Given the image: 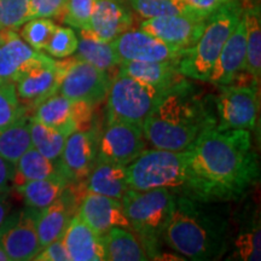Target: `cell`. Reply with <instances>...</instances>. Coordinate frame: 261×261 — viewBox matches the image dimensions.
<instances>
[{
  "instance_id": "cell-21",
  "label": "cell",
  "mask_w": 261,
  "mask_h": 261,
  "mask_svg": "<svg viewBox=\"0 0 261 261\" xmlns=\"http://www.w3.org/2000/svg\"><path fill=\"white\" fill-rule=\"evenodd\" d=\"M70 261H104L103 234L91 228L76 214L71 218L61 237Z\"/></svg>"
},
{
  "instance_id": "cell-24",
  "label": "cell",
  "mask_w": 261,
  "mask_h": 261,
  "mask_svg": "<svg viewBox=\"0 0 261 261\" xmlns=\"http://www.w3.org/2000/svg\"><path fill=\"white\" fill-rule=\"evenodd\" d=\"M178 61H127L119 65V73L135 77L155 89L165 90L184 77L178 70Z\"/></svg>"
},
{
  "instance_id": "cell-8",
  "label": "cell",
  "mask_w": 261,
  "mask_h": 261,
  "mask_svg": "<svg viewBox=\"0 0 261 261\" xmlns=\"http://www.w3.org/2000/svg\"><path fill=\"white\" fill-rule=\"evenodd\" d=\"M64 67L58 92L73 102H84L92 107L106 99L112 83L108 71L76 56L65 60Z\"/></svg>"
},
{
  "instance_id": "cell-38",
  "label": "cell",
  "mask_w": 261,
  "mask_h": 261,
  "mask_svg": "<svg viewBox=\"0 0 261 261\" xmlns=\"http://www.w3.org/2000/svg\"><path fill=\"white\" fill-rule=\"evenodd\" d=\"M96 0H67L61 21L76 29H89Z\"/></svg>"
},
{
  "instance_id": "cell-33",
  "label": "cell",
  "mask_w": 261,
  "mask_h": 261,
  "mask_svg": "<svg viewBox=\"0 0 261 261\" xmlns=\"http://www.w3.org/2000/svg\"><path fill=\"white\" fill-rule=\"evenodd\" d=\"M28 113L16 92L14 83L0 81V130Z\"/></svg>"
},
{
  "instance_id": "cell-11",
  "label": "cell",
  "mask_w": 261,
  "mask_h": 261,
  "mask_svg": "<svg viewBox=\"0 0 261 261\" xmlns=\"http://www.w3.org/2000/svg\"><path fill=\"white\" fill-rule=\"evenodd\" d=\"M146 150L143 127L136 123H108L98 139L96 161H106L128 166Z\"/></svg>"
},
{
  "instance_id": "cell-18",
  "label": "cell",
  "mask_w": 261,
  "mask_h": 261,
  "mask_svg": "<svg viewBox=\"0 0 261 261\" xmlns=\"http://www.w3.org/2000/svg\"><path fill=\"white\" fill-rule=\"evenodd\" d=\"M76 215L99 234L115 226L130 227L120 200L93 192H86L83 196Z\"/></svg>"
},
{
  "instance_id": "cell-6",
  "label": "cell",
  "mask_w": 261,
  "mask_h": 261,
  "mask_svg": "<svg viewBox=\"0 0 261 261\" xmlns=\"http://www.w3.org/2000/svg\"><path fill=\"white\" fill-rule=\"evenodd\" d=\"M126 174L128 188L133 190L165 188L181 192L187 181V150L146 149L126 166Z\"/></svg>"
},
{
  "instance_id": "cell-27",
  "label": "cell",
  "mask_w": 261,
  "mask_h": 261,
  "mask_svg": "<svg viewBox=\"0 0 261 261\" xmlns=\"http://www.w3.org/2000/svg\"><path fill=\"white\" fill-rule=\"evenodd\" d=\"M58 175H62L58 162L45 158L32 146L16 162L12 187L16 189L31 180L58 177Z\"/></svg>"
},
{
  "instance_id": "cell-25",
  "label": "cell",
  "mask_w": 261,
  "mask_h": 261,
  "mask_svg": "<svg viewBox=\"0 0 261 261\" xmlns=\"http://www.w3.org/2000/svg\"><path fill=\"white\" fill-rule=\"evenodd\" d=\"M242 18L246 25V71L256 84L261 76V12L259 0H243Z\"/></svg>"
},
{
  "instance_id": "cell-12",
  "label": "cell",
  "mask_w": 261,
  "mask_h": 261,
  "mask_svg": "<svg viewBox=\"0 0 261 261\" xmlns=\"http://www.w3.org/2000/svg\"><path fill=\"white\" fill-rule=\"evenodd\" d=\"M208 16L198 11L146 18L140 29L167 42L172 46L188 50L194 46L207 24Z\"/></svg>"
},
{
  "instance_id": "cell-2",
  "label": "cell",
  "mask_w": 261,
  "mask_h": 261,
  "mask_svg": "<svg viewBox=\"0 0 261 261\" xmlns=\"http://www.w3.org/2000/svg\"><path fill=\"white\" fill-rule=\"evenodd\" d=\"M212 96L181 77L161 91L143 122L146 142L152 148L185 151L205 130L218 125Z\"/></svg>"
},
{
  "instance_id": "cell-26",
  "label": "cell",
  "mask_w": 261,
  "mask_h": 261,
  "mask_svg": "<svg viewBox=\"0 0 261 261\" xmlns=\"http://www.w3.org/2000/svg\"><path fill=\"white\" fill-rule=\"evenodd\" d=\"M106 260L109 261H145L149 260L144 247L138 237L123 227H112L103 234Z\"/></svg>"
},
{
  "instance_id": "cell-35",
  "label": "cell",
  "mask_w": 261,
  "mask_h": 261,
  "mask_svg": "<svg viewBox=\"0 0 261 261\" xmlns=\"http://www.w3.org/2000/svg\"><path fill=\"white\" fill-rule=\"evenodd\" d=\"M77 44H79V39L73 29L57 25L44 51L52 57L67 58L73 56L76 52Z\"/></svg>"
},
{
  "instance_id": "cell-4",
  "label": "cell",
  "mask_w": 261,
  "mask_h": 261,
  "mask_svg": "<svg viewBox=\"0 0 261 261\" xmlns=\"http://www.w3.org/2000/svg\"><path fill=\"white\" fill-rule=\"evenodd\" d=\"M242 17V2L227 3L208 16L207 24L194 46L178 61V70L192 80L208 81L227 38Z\"/></svg>"
},
{
  "instance_id": "cell-43",
  "label": "cell",
  "mask_w": 261,
  "mask_h": 261,
  "mask_svg": "<svg viewBox=\"0 0 261 261\" xmlns=\"http://www.w3.org/2000/svg\"><path fill=\"white\" fill-rule=\"evenodd\" d=\"M10 210V204L8 201V196L6 194H0V226L4 223L5 218L8 217Z\"/></svg>"
},
{
  "instance_id": "cell-16",
  "label": "cell",
  "mask_w": 261,
  "mask_h": 261,
  "mask_svg": "<svg viewBox=\"0 0 261 261\" xmlns=\"http://www.w3.org/2000/svg\"><path fill=\"white\" fill-rule=\"evenodd\" d=\"M80 182L68 184L60 197L44 210L39 211L37 230L40 247L44 248L63 234L71 218L76 214L83 195L77 192Z\"/></svg>"
},
{
  "instance_id": "cell-3",
  "label": "cell",
  "mask_w": 261,
  "mask_h": 261,
  "mask_svg": "<svg viewBox=\"0 0 261 261\" xmlns=\"http://www.w3.org/2000/svg\"><path fill=\"white\" fill-rule=\"evenodd\" d=\"M230 238L227 214L215 202H202L175 195L174 205L163 232V241L174 252L192 261L223 256Z\"/></svg>"
},
{
  "instance_id": "cell-28",
  "label": "cell",
  "mask_w": 261,
  "mask_h": 261,
  "mask_svg": "<svg viewBox=\"0 0 261 261\" xmlns=\"http://www.w3.org/2000/svg\"><path fill=\"white\" fill-rule=\"evenodd\" d=\"M79 44L77 55L80 60L106 70L109 73L114 68L121 64L119 56L114 50L112 42L99 40L87 29H79Z\"/></svg>"
},
{
  "instance_id": "cell-30",
  "label": "cell",
  "mask_w": 261,
  "mask_h": 261,
  "mask_svg": "<svg viewBox=\"0 0 261 261\" xmlns=\"http://www.w3.org/2000/svg\"><path fill=\"white\" fill-rule=\"evenodd\" d=\"M31 116L28 113L0 130V156L16 165L19 158L32 148Z\"/></svg>"
},
{
  "instance_id": "cell-1",
  "label": "cell",
  "mask_w": 261,
  "mask_h": 261,
  "mask_svg": "<svg viewBox=\"0 0 261 261\" xmlns=\"http://www.w3.org/2000/svg\"><path fill=\"white\" fill-rule=\"evenodd\" d=\"M259 178L250 130L217 125L187 150V181L179 195L215 203L237 201Z\"/></svg>"
},
{
  "instance_id": "cell-10",
  "label": "cell",
  "mask_w": 261,
  "mask_h": 261,
  "mask_svg": "<svg viewBox=\"0 0 261 261\" xmlns=\"http://www.w3.org/2000/svg\"><path fill=\"white\" fill-rule=\"evenodd\" d=\"M39 211L25 210L8 214L0 226V247L10 261H29L40 252L37 219Z\"/></svg>"
},
{
  "instance_id": "cell-42",
  "label": "cell",
  "mask_w": 261,
  "mask_h": 261,
  "mask_svg": "<svg viewBox=\"0 0 261 261\" xmlns=\"http://www.w3.org/2000/svg\"><path fill=\"white\" fill-rule=\"evenodd\" d=\"M15 165L0 156V194H8L12 187Z\"/></svg>"
},
{
  "instance_id": "cell-5",
  "label": "cell",
  "mask_w": 261,
  "mask_h": 261,
  "mask_svg": "<svg viewBox=\"0 0 261 261\" xmlns=\"http://www.w3.org/2000/svg\"><path fill=\"white\" fill-rule=\"evenodd\" d=\"M175 195L169 189L158 188L143 191L128 189L122 196L123 212L130 228L139 236L149 259L160 255V246L172 214Z\"/></svg>"
},
{
  "instance_id": "cell-39",
  "label": "cell",
  "mask_w": 261,
  "mask_h": 261,
  "mask_svg": "<svg viewBox=\"0 0 261 261\" xmlns=\"http://www.w3.org/2000/svg\"><path fill=\"white\" fill-rule=\"evenodd\" d=\"M67 0H29L28 21L32 18H60Z\"/></svg>"
},
{
  "instance_id": "cell-13",
  "label": "cell",
  "mask_w": 261,
  "mask_h": 261,
  "mask_svg": "<svg viewBox=\"0 0 261 261\" xmlns=\"http://www.w3.org/2000/svg\"><path fill=\"white\" fill-rule=\"evenodd\" d=\"M98 137L93 129H76L65 139L57 160L61 174L69 184L86 179L97 160Z\"/></svg>"
},
{
  "instance_id": "cell-20",
  "label": "cell",
  "mask_w": 261,
  "mask_h": 261,
  "mask_svg": "<svg viewBox=\"0 0 261 261\" xmlns=\"http://www.w3.org/2000/svg\"><path fill=\"white\" fill-rule=\"evenodd\" d=\"M132 25L133 16L125 0H96L87 31L99 40L112 42Z\"/></svg>"
},
{
  "instance_id": "cell-34",
  "label": "cell",
  "mask_w": 261,
  "mask_h": 261,
  "mask_svg": "<svg viewBox=\"0 0 261 261\" xmlns=\"http://www.w3.org/2000/svg\"><path fill=\"white\" fill-rule=\"evenodd\" d=\"M21 27L19 37L35 50L44 51L57 24L50 18H32Z\"/></svg>"
},
{
  "instance_id": "cell-36",
  "label": "cell",
  "mask_w": 261,
  "mask_h": 261,
  "mask_svg": "<svg viewBox=\"0 0 261 261\" xmlns=\"http://www.w3.org/2000/svg\"><path fill=\"white\" fill-rule=\"evenodd\" d=\"M234 259L244 261H259L260 257V224L259 219L253 221L238 234L236 240Z\"/></svg>"
},
{
  "instance_id": "cell-31",
  "label": "cell",
  "mask_w": 261,
  "mask_h": 261,
  "mask_svg": "<svg viewBox=\"0 0 261 261\" xmlns=\"http://www.w3.org/2000/svg\"><path fill=\"white\" fill-rule=\"evenodd\" d=\"M29 127H31L33 148L37 149L45 158L57 161L62 154L68 135L42 125V123L33 120L32 117Z\"/></svg>"
},
{
  "instance_id": "cell-37",
  "label": "cell",
  "mask_w": 261,
  "mask_h": 261,
  "mask_svg": "<svg viewBox=\"0 0 261 261\" xmlns=\"http://www.w3.org/2000/svg\"><path fill=\"white\" fill-rule=\"evenodd\" d=\"M29 0H0V29H17L28 21Z\"/></svg>"
},
{
  "instance_id": "cell-44",
  "label": "cell",
  "mask_w": 261,
  "mask_h": 261,
  "mask_svg": "<svg viewBox=\"0 0 261 261\" xmlns=\"http://www.w3.org/2000/svg\"><path fill=\"white\" fill-rule=\"evenodd\" d=\"M0 261H10L8 255H6V253L4 252V249H3L2 247H0Z\"/></svg>"
},
{
  "instance_id": "cell-41",
  "label": "cell",
  "mask_w": 261,
  "mask_h": 261,
  "mask_svg": "<svg viewBox=\"0 0 261 261\" xmlns=\"http://www.w3.org/2000/svg\"><path fill=\"white\" fill-rule=\"evenodd\" d=\"M231 2H234V0H184L185 4L190 6L192 10L205 15H211L212 12L219 9L220 6Z\"/></svg>"
},
{
  "instance_id": "cell-29",
  "label": "cell",
  "mask_w": 261,
  "mask_h": 261,
  "mask_svg": "<svg viewBox=\"0 0 261 261\" xmlns=\"http://www.w3.org/2000/svg\"><path fill=\"white\" fill-rule=\"evenodd\" d=\"M69 182L62 175H58V177L31 180L16 188V190L22 195L27 207L41 211L56 201L63 194Z\"/></svg>"
},
{
  "instance_id": "cell-7",
  "label": "cell",
  "mask_w": 261,
  "mask_h": 261,
  "mask_svg": "<svg viewBox=\"0 0 261 261\" xmlns=\"http://www.w3.org/2000/svg\"><path fill=\"white\" fill-rule=\"evenodd\" d=\"M161 91L128 75L117 73L107 94V125L127 122L142 126Z\"/></svg>"
},
{
  "instance_id": "cell-45",
  "label": "cell",
  "mask_w": 261,
  "mask_h": 261,
  "mask_svg": "<svg viewBox=\"0 0 261 261\" xmlns=\"http://www.w3.org/2000/svg\"><path fill=\"white\" fill-rule=\"evenodd\" d=\"M6 37V29H0V46L3 45V42L5 41Z\"/></svg>"
},
{
  "instance_id": "cell-17",
  "label": "cell",
  "mask_w": 261,
  "mask_h": 261,
  "mask_svg": "<svg viewBox=\"0 0 261 261\" xmlns=\"http://www.w3.org/2000/svg\"><path fill=\"white\" fill-rule=\"evenodd\" d=\"M64 70V61H55L29 70L16 81V92L27 110L34 109L45 98L58 92Z\"/></svg>"
},
{
  "instance_id": "cell-15",
  "label": "cell",
  "mask_w": 261,
  "mask_h": 261,
  "mask_svg": "<svg viewBox=\"0 0 261 261\" xmlns=\"http://www.w3.org/2000/svg\"><path fill=\"white\" fill-rule=\"evenodd\" d=\"M51 57L35 50L12 29H6L5 41L0 46V81L16 83L34 68L54 63Z\"/></svg>"
},
{
  "instance_id": "cell-23",
  "label": "cell",
  "mask_w": 261,
  "mask_h": 261,
  "mask_svg": "<svg viewBox=\"0 0 261 261\" xmlns=\"http://www.w3.org/2000/svg\"><path fill=\"white\" fill-rule=\"evenodd\" d=\"M86 192H93L121 200L128 190L126 166L119 163L96 161L86 179L83 181Z\"/></svg>"
},
{
  "instance_id": "cell-32",
  "label": "cell",
  "mask_w": 261,
  "mask_h": 261,
  "mask_svg": "<svg viewBox=\"0 0 261 261\" xmlns=\"http://www.w3.org/2000/svg\"><path fill=\"white\" fill-rule=\"evenodd\" d=\"M126 2L137 14L145 19L195 11L185 4L184 0H126Z\"/></svg>"
},
{
  "instance_id": "cell-9",
  "label": "cell",
  "mask_w": 261,
  "mask_h": 261,
  "mask_svg": "<svg viewBox=\"0 0 261 261\" xmlns=\"http://www.w3.org/2000/svg\"><path fill=\"white\" fill-rule=\"evenodd\" d=\"M259 85H227L215 99L218 125L226 128L252 130L259 114Z\"/></svg>"
},
{
  "instance_id": "cell-22",
  "label": "cell",
  "mask_w": 261,
  "mask_h": 261,
  "mask_svg": "<svg viewBox=\"0 0 261 261\" xmlns=\"http://www.w3.org/2000/svg\"><path fill=\"white\" fill-rule=\"evenodd\" d=\"M33 120L69 136L79 129L73 100L60 92L51 94L33 109Z\"/></svg>"
},
{
  "instance_id": "cell-40",
  "label": "cell",
  "mask_w": 261,
  "mask_h": 261,
  "mask_svg": "<svg viewBox=\"0 0 261 261\" xmlns=\"http://www.w3.org/2000/svg\"><path fill=\"white\" fill-rule=\"evenodd\" d=\"M35 261H70L69 254L65 249L61 238L41 248L40 252L34 256Z\"/></svg>"
},
{
  "instance_id": "cell-14",
  "label": "cell",
  "mask_w": 261,
  "mask_h": 261,
  "mask_svg": "<svg viewBox=\"0 0 261 261\" xmlns=\"http://www.w3.org/2000/svg\"><path fill=\"white\" fill-rule=\"evenodd\" d=\"M112 45L120 61L162 62L179 60L184 48L172 46L143 29H129L114 39Z\"/></svg>"
},
{
  "instance_id": "cell-19",
  "label": "cell",
  "mask_w": 261,
  "mask_h": 261,
  "mask_svg": "<svg viewBox=\"0 0 261 261\" xmlns=\"http://www.w3.org/2000/svg\"><path fill=\"white\" fill-rule=\"evenodd\" d=\"M246 25L241 17L221 48L208 81L220 87L233 84L241 71H246Z\"/></svg>"
}]
</instances>
